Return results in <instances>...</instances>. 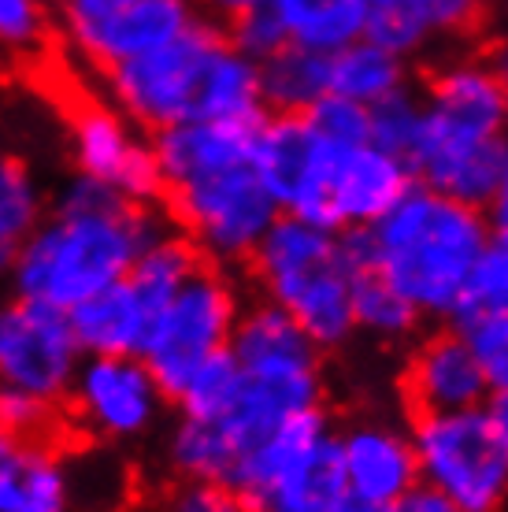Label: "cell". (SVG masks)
<instances>
[{"instance_id":"obj_1","label":"cell","mask_w":508,"mask_h":512,"mask_svg":"<svg viewBox=\"0 0 508 512\" xmlns=\"http://www.w3.org/2000/svg\"><path fill=\"white\" fill-rule=\"evenodd\" d=\"M175 223L160 205L112 197L104 205H45L8 271V294L71 312L97 290L127 279L145 245Z\"/></svg>"},{"instance_id":"obj_2","label":"cell","mask_w":508,"mask_h":512,"mask_svg":"<svg viewBox=\"0 0 508 512\" xmlns=\"http://www.w3.org/2000/svg\"><path fill=\"white\" fill-rule=\"evenodd\" d=\"M490 234L494 231L483 208L412 186L375 227L353 231L349 242L360 256V268L382 275L423 320L457 312Z\"/></svg>"},{"instance_id":"obj_3","label":"cell","mask_w":508,"mask_h":512,"mask_svg":"<svg viewBox=\"0 0 508 512\" xmlns=\"http://www.w3.org/2000/svg\"><path fill=\"white\" fill-rule=\"evenodd\" d=\"M245 264L264 301L290 312L319 349H338L356 334L353 279L360 256L338 231L282 212Z\"/></svg>"},{"instance_id":"obj_4","label":"cell","mask_w":508,"mask_h":512,"mask_svg":"<svg viewBox=\"0 0 508 512\" xmlns=\"http://www.w3.org/2000/svg\"><path fill=\"white\" fill-rule=\"evenodd\" d=\"M227 349L242 368V390L216 423L238 446V457L275 423L319 409L327 386L323 349L301 331L290 312L264 297L245 305Z\"/></svg>"},{"instance_id":"obj_5","label":"cell","mask_w":508,"mask_h":512,"mask_svg":"<svg viewBox=\"0 0 508 512\" xmlns=\"http://www.w3.org/2000/svg\"><path fill=\"white\" fill-rule=\"evenodd\" d=\"M253 512H334L345 501L334 431L323 409L275 423L238 457L230 475Z\"/></svg>"},{"instance_id":"obj_6","label":"cell","mask_w":508,"mask_h":512,"mask_svg":"<svg viewBox=\"0 0 508 512\" xmlns=\"http://www.w3.org/2000/svg\"><path fill=\"white\" fill-rule=\"evenodd\" d=\"M164 212L204 264L238 268L282 216L271 190L249 164L219 167L164 190Z\"/></svg>"},{"instance_id":"obj_7","label":"cell","mask_w":508,"mask_h":512,"mask_svg":"<svg viewBox=\"0 0 508 512\" xmlns=\"http://www.w3.org/2000/svg\"><path fill=\"white\" fill-rule=\"evenodd\" d=\"M223 41H227L223 26L197 19L175 41L93 75L97 97L145 134L197 119L204 75Z\"/></svg>"},{"instance_id":"obj_8","label":"cell","mask_w":508,"mask_h":512,"mask_svg":"<svg viewBox=\"0 0 508 512\" xmlns=\"http://www.w3.org/2000/svg\"><path fill=\"white\" fill-rule=\"evenodd\" d=\"M408 435L420 483L464 512H508V446L483 409L420 412Z\"/></svg>"},{"instance_id":"obj_9","label":"cell","mask_w":508,"mask_h":512,"mask_svg":"<svg viewBox=\"0 0 508 512\" xmlns=\"http://www.w3.org/2000/svg\"><path fill=\"white\" fill-rule=\"evenodd\" d=\"M164 386L141 357H82L64 397V423L82 442L104 449H138L167 423Z\"/></svg>"},{"instance_id":"obj_10","label":"cell","mask_w":508,"mask_h":512,"mask_svg":"<svg viewBox=\"0 0 508 512\" xmlns=\"http://www.w3.org/2000/svg\"><path fill=\"white\" fill-rule=\"evenodd\" d=\"M242 308V286L234 275L216 264H201L156 312L141 360L164 386L167 401L178 394V386L190 379L197 364L230 346Z\"/></svg>"},{"instance_id":"obj_11","label":"cell","mask_w":508,"mask_h":512,"mask_svg":"<svg viewBox=\"0 0 508 512\" xmlns=\"http://www.w3.org/2000/svg\"><path fill=\"white\" fill-rule=\"evenodd\" d=\"M201 15L193 0H127L89 4L56 0V38L82 71L101 75L115 64L160 49L186 34Z\"/></svg>"},{"instance_id":"obj_12","label":"cell","mask_w":508,"mask_h":512,"mask_svg":"<svg viewBox=\"0 0 508 512\" xmlns=\"http://www.w3.org/2000/svg\"><path fill=\"white\" fill-rule=\"evenodd\" d=\"M82 349L60 308L0 294V394H30L64 409Z\"/></svg>"},{"instance_id":"obj_13","label":"cell","mask_w":508,"mask_h":512,"mask_svg":"<svg viewBox=\"0 0 508 512\" xmlns=\"http://www.w3.org/2000/svg\"><path fill=\"white\" fill-rule=\"evenodd\" d=\"M67 160L71 171L112 186L134 205H160L164 182L156 171L153 141L101 97H82L67 112Z\"/></svg>"},{"instance_id":"obj_14","label":"cell","mask_w":508,"mask_h":512,"mask_svg":"<svg viewBox=\"0 0 508 512\" xmlns=\"http://www.w3.org/2000/svg\"><path fill=\"white\" fill-rule=\"evenodd\" d=\"M405 160L416 186H427L471 208H490L508 179L505 134L442 123L431 116H423L416 145Z\"/></svg>"},{"instance_id":"obj_15","label":"cell","mask_w":508,"mask_h":512,"mask_svg":"<svg viewBox=\"0 0 508 512\" xmlns=\"http://www.w3.org/2000/svg\"><path fill=\"white\" fill-rule=\"evenodd\" d=\"M338 149L319 138L308 116H264L256 123L253 167L279 212L327 227V179Z\"/></svg>"},{"instance_id":"obj_16","label":"cell","mask_w":508,"mask_h":512,"mask_svg":"<svg viewBox=\"0 0 508 512\" xmlns=\"http://www.w3.org/2000/svg\"><path fill=\"white\" fill-rule=\"evenodd\" d=\"M334 449H338L342 487L349 501L394 509L420 483L412 435L401 431L394 420H382V416L353 420L342 435H334Z\"/></svg>"},{"instance_id":"obj_17","label":"cell","mask_w":508,"mask_h":512,"mask_svg":"<svg viewBox=\"0 0 508 512\" xmlns=\"http://www.w3.org/2000/svg\"><path fill=\"white\" fill-rule=\"evenodd\" d=\"M416 186L408 160L386 153L375 141L345 145L334 153L327 179V227L331 231H368Z\"/></svg>"},{"instance_id":"obj_18","label":"cell","mask_w":508,"mask_h":512,"mask_svg":"<svg viewBox=\"0 0 508 512\" xmlns=\"http://www.w3.org/2000/svg\"><path fill=\"white\" fill-rule=\"evenodd\" d=\"M490 386V375L457 327L427 334L408 357L405 394L420 412L483 409Z\"/></svg>"},{"instance_id":"obj_19","label":"cell","mask_w":508,"mask_h":512,"mask_svg":"<svg viewBox=\"0 0 508 512\" xmlns=\"http://www.w3.org/2000/svg\"><path fill=\"white\" fill-rule=\"evenodd\" d=\"M156 171L164 190L219 171V167L249 164L256 149V123H216V119H186L175 127L149 134Z\"/></svg>"},{"instance_id":"obj_20","label":"cell","mask_w":508,"mask_h":512,"mask_svg":"<svg viewBox=\"0 0 508 512\" xmlns=\"http://www.w3.org/2000/svg\"><path fill=\"white\" fill-rule=\"evenodd\" d=\"M0 512H78L60 435L15 442L0 464Z\"/></svg>"},{"instance_id":"obj_21","label":"cell","mask_w":508,"mask_h":512,"mask_svg":"<svg viewBox=\"0 0 508 512\" xmlns=\"http://www.w3.org/2000/svg\"><path fill=\"white\" fill-rule=\"evenodd\" d=\"M67 320L82 357H141L156 316L130 279H119L71 308Z\"/></svg>"},{"instance_id":"obj_22","label":"cell","mask_w":508,"mask_h":512,"mask_svg":"<svg viewBox=\"0 0 508 512\" xmlns=\"http://www.w3.org/2000/svg\"><path fill=\"white\" fill-rule=\"evenodd\" d=\"M479 12L483 0H371L364 38L408 60L434 38L464 34L468 26H475Z\"/></svg>"},{"instance_id":"obj_23","label":"cell","mask_w":508,"mask_h":512,"mask_svg":"<svg viewBox=\"0 0 508 512\" xmlns=\"http://www.w3.org/2000/svg\"><path fill=\"white\" fill-rule=\"evenodd\" d=\"M160 468L171 483H230L238 446L216 420L175 416L160 431Z\"/></svg>"},{"instance_id":"obj_24","label":"cell","mask_w":508,"mask_h":512,"mask_svg":"<svg viewBox=\"0 0 508 512\" xmlns=\"http://www.w3.org/2000/svg\"><path fill=\"white\" fill-rule=\"evenodd\" d=\"M401 90H408L405 60L371 38H356L342 49L327 52V93L334 97L371 108Z\"/></svg>"},{"instance_id":"obj_25","label":"cell","mask_w":508,"mask_h":512,"mask_svg":"<svg viewBox=\"0 0 508 512\" xmlns=\"http://www.w3.org/2000/svg\"><path fill=\"white\" fill-rule=\"evenodd\" d=\"M267 116L264 93H260V64L223 41L204 75L197 119L216 123H260Z\"/></svg>"},{"instance_id":"obj_26","label":"cell","mask_w":508,"mask_h":512,"mask_svg":"<svg viewBox=\"0 0 508 512\" xmlns=\"http://www.w3.org/2000/svg\"><path fill=\"white\" fill-rule=\"evenodd\" d=\"M279 15L290 45L316 52H334L364 38L371 0H267Z\"/></svg>"},{"instance_id":"obj_27","label":"cell","mask_w":508,"mask_h":512,"mask_svg":"<svg viewBox=\"0 0 508 512\" xmlns=\"http://www.w3.org/2000/svg\"><path fill=\"white\" fill-rule=\"evenodd\" d=\"M260 93L267 112L305 116L319 97H327V52L282 45L275 56L260 60Z\"/></svg>"},{"instance_id":"obj_28","label":"cell","mask_w":508,"mask_h":512,"mask_svg":"<svg viewBox=\"0 0 508 512\" xmlns=\"http://www.w3.org/2000/svg\"><path fill=\"white\" fill-rule=\"evenodd\" d=\"M49 190L41 186L30 160L0 149V282H8L19 245L45 216Z\"/></svg>"},{"instance_id":"obj_29","label":"cell","mask_w":508,"mask_h":512,"mask_svg":"<svg viewBox=\"0 0 508 512\" xmlns=\"http://www.w3.org/2000/svg\"><path fill=\"white\" fill-rule=\"evenodd\" d=\"M71 483H75V509L78 512H123L130 501V468L119 449L82 446L67 449Z\"/></svg>"},{"instance_id":"obj_30","label":"cell","mask_w":508,"mask_h":512,"mask_svg":"<svg viewBox=\"0 0 508 512\" xmlns=\"http://www.w3.org/2000/svg\"><path fill=\"white\" fill-rule=\"evenodd\" d=\"M201 264L204 260L197 256V249L171 227V231L160 234L153 245L141 249V256L134 260V268H130L127 279H130V286L138 290L141 301L149 305V312L156 316V312L171 301V294H175L178 286L190 279Z\"/></svg>"},{"instance_id":"obj_31","label":"cell","mask_w":508,"mask_h":512,"mask_svg":"<svg viewBox=\"0 0 508 512\" xmlns=\"http://www.w3.org/2000/svg\"><path fill=\"white\" fill-rule=\"evenodd\" d=\"M353 323L375 342H408L420 327V312L397 294L390 282L371 268H360L353 279Z\"/></svg>"},{"instance_id":"obj_32","label":"cell","mask_w":508,"mask_h":512,"mask_svg":"<svg viewBox=\"0 0 508 512\" xmlns=\"http://www.w3.org/2000/svg\"><path fill=\"white\" fill-rule=\"evenodd\" d=\"M56 41V0H0V60L34 64Z\"/></svg>"},{"instance_id":"obj_33","label":"cell","mask_w":508,"mask_h":512,"mask_svg":"<svg viewBox=\"0 0 508 512\" xmlns=\"http://www.w3.org/2000/svg\"><path fill=\"white\" fill-rule=\"evenodd\" d=\"M242 390V368L230 357V349L208 357L190 372V379L178 386V394L171 397V405L178 416H193V420H219L227 416L234 405V397Z\"/></svg>"},{"instance_id":"obj_34","label":"cell","mask_w":508,"mask_h":512,"mask_svg":"<svg viewBox=\"0 0 508 512\" xmlns=\"http://www.w3.org/2000/svg\"><path fill=\"white\" fill-rule=\"evenodd\" d=\"M457 320L464 316H508V242L490 234L486 249L479 253L468 275L464 297H460Z\"/></svg>"},{"instance_id":"obj_35","label":"cell","mask_w":508,"mask_h":512,"mask_svg":"<svg viewBox=\"0 0 508 512\" xmlns=\"http://www.w3.org/2000/svg\"><path fill=\"white\" fill-rule=\"evenodd\" d=\"M420 123H423V101H416L412 90H401L368 108V138L379 149H386V153H397V156L412 153Z\"/></svg>"},{"instance_id":"obj_36","label":"cell","mask_w":508,"mask_h":512,"mask_svg":"<svg viewBox=\"0 0 508 512\" xmlns=\"http://www.w3.org/2000/svg\"><path fill=\"white\" fill-rule=\"evenodd\" d=\"M308 123L316 127V134L331 145H364L368 138V108L356 101H345V97H319L312 108L305 112Z\"/></svg>"},{"instance_id":"obj_37","label":"cell","mask_w":508,"mask_h":512,"mask_svg":"<svg viewBox=\"0 0 508 512\" xmlns=\"http://www.w3.org/2000/svg\"><path fill=\"white\" fill-rule=\"evenodd\" d=\"M223 34H227V41L234 49L245 52L256 64L267 60V56H275L282 45H290V38H286V30H282V23H279V15L271 12V4H260L253 12L238 15L234 23L223 26Z\"/></svg>"},{"instance_id":"obj_38","label":"cell","mask_w":508,"mask_h":512,"mask_svg":"<svg viewBox=\"0 0 508 512\" xmlns=\"http://www.w3.org/2000/svg\"><path fill=\"white\" fill-rule=\"evenodd\" d=\"M0 420L8 423L19 442L23 438H52L64 427V409L30 394H0Z\"/></svg>"},{"instance_id":"obj_39","label":"cell","mask_w":508,"mask_h":512,"mask_svg":"<svg viewBox=\"0 0 508 512\" xmlns=\"http://www.w3.org/2000/svg\"><path fill=\"white\" fill-rule=\"evenodd\" d=\"M164 512H253L230 483H175L167 490Z\"/></svg>"},{"instance_id":"obj_40","label":"cell","mask_w":508,"mask_h":512,"mask_svg":"<svg viewBox=\"0 0 508 512\" xmlns=\"http://www.w3.org/2000/svg\"><path fill=\"white\" fill-rule=\"evenodd\" d=\"M394 512H464V509H460L457 501L445 498V494H438L434 487H427V483H416L405 498L397 501Z\"/></svg>"},{"instance_id":"obj_41","label":"cell","mask_w":508,"mask_h":512,"mask_svg":"<svg viewBox=\"0 0 508 512\" xmlns=\"http://www.w3.org/2000/svg\"><path fill=\"white\" fill-rule=\"evenodd\" d=\"M260 4H267V0H193L197 15L208 19V23H216V26L234 23L238 15L253 12V8H260Z\"/></svg>"},{"instance_id":"obj_42","label":"cell","mask_w":508,"mask_h":512,"mask_svg":"<svg viewBox=\"0 0 508 512\" xmlns=\"http://www.w3.org/2000/svg\"><path fill=\"white\" fill-rule=\"evenodd\" d=\"M483 412L490 416V423H494L497 438L508 446V383L490 386V394H486V401H483Z\"/></svg>"},{"instance_id":"obj_43","label":"cell","mask_w":508,"mask_h":512,"mask_svg":"<svg viewBox=\"0 0 508 512\" xmlns=\"http://www.w3.org/2000/svg\"><path fill=\"white\" fill-rule=\"evenodd\" d=\"M486 219H490V231L508 242V179H505V186L497 190L494 201H490V216Z\"/></svg>"},{"instance_id":"obj_44","label":"cell","mask_w":508,"mask_h":512,"mask_svg":"<svg viewBox=\"0 0 508 512\" xmlns=\"http://www.w3.org/2000/svg\"><path fill=\"white\" fill-rule=\"evenodd\" d=\"M15 442H19V438H15L12 431H8V423L0 420V464H4V461H8V457H12Z\"/></svg>"},{"instance_id":"obj_45","label":"cell","mask_w":508,"mask_h":512,"mask_svg":"<svg viewBox=\"0 0 508 512\" xmlns=\"http://www.w3.org/2000/svg\"><path fill=\"white\" fill-rule=\"evenodd\" d=\"M334 512H394V509H382V505H364V501H349V498H345Z\"/></svg>"},{"instance_id":"obj_46","label":"cell","mask_w":508,"mask_h":512,"mask_svg":"<svg viewBox=\"0 0 508 512\" xmlns=\"http://www.w3.org/2000/svg\"><path fill=\"white\" fill-rule=\"evenodd\" d=\"M497 67H501V75H505V141H508V60Z\"/></svg>"},{"instance_id":"obj_47","label":"cell","mask_w":508,"mask_h":512,"mask_svg":"<svg viewBox=\"0 0 508 512\" xmlns=\"http://www.w3.org/2000/svg\"><path fill=\"white\" fill-rule=\"evenodd\" d=\"M89 4H127V0H89Z\"/></svg>"},{"instance_id":"obj_48","label":"cell","mask_w":508,"mask_h":512,"mask_svg":"<svg viewBox=\"0 0 508 512\" xmlns=\"http://www.w3.org/2000/svg\"><path fill=\"white\" fill-rule=\"evenodd\" d=\"M138 512H164V509H138Z\"/></svg>"}]
</instances>
